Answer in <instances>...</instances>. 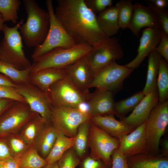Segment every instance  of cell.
<instances>
[{"label": "cell", "mask_w": 168, "mask_h": 168, "mask_svg": "<svg viewBox=\"0 0 168 168\" xmlns=\"http://www.w3.org/2000/svg\"><path fill=\"white\" fill-rule=\"evenodd\" d=\"M0 43H1V42H0Z\"/></svg>", "instance_id": "52"}, {"label": "cell", "mask_w": 168, "mask_h": 168, "mask_svg": "<svg viewBox=\"0 0 168 168\" xmlns=\"http://www.w3.org/2000/svg\"><path fill=\"white\" fill-rule=\"evenodd\" d=\"M94 47L86 44L69 48H55L33 60L31 72L48 68H63L86 56Z\"/></svg>", "instance_id": "4"}, {"label": "cell", "mask_w": 168, "mask_h": 168, "mask_svg": "<svg viewBox=\"0 0 168 168\" xmlns=\"http://www.w3.org/2000/svg\"><path fill=\"white\" fill-rule=\"evenodd\" d=\"M51 121L55 128L65 135L75 138L79 126L91 117L80 108L51 106Z\"/></svg>", "instance_id": "10"}, {"label": "cell", "mask_w": 168, "mask_h": 168, "mask_svg": "<svg viewBox=\"0 0 168 168\" xmlns=\"http://www.w3.org/2000/svg\"><path fill=\"white\" fill-rule=\"evenodd\" d=\"M148 1L156 7L159 8H165L168 7L167 0H149Z\"/></svg>", "instance_id": "47"}, {"label": "cell", "mask_w": 168, "mask_h": 168, "mask_svg": "<svg viewBox=\"0 0 168 168\" xmlns=\"http://www.w3.org/2000/svg\"><path fill=\"white\" fill-rule=\"evenodd\" d=\"M7 168H21L19 165L18 159L10 157L2 161Z\"/></svg>", "instance_id": "44"}, {"label": "cell", "mask_w": 168, "mask_h": 168, "mask_svg": "<svg viewBox=\"0 0 168 168\" xmlns=\"http://www.w3.org/2000/svg\"><path fill=\"white\" fill-rule=\"evenodd\" d=\"M144 96L141 91L128 98L115 102L114 105L115 115L120 119L125 117L127 114L135 109Z\"/></svg>", "instance_id": "29"}, {"label": "cell", "mask_w": 168, "mask_h": 168, "mask_svg": "<svg viewBox=\"0 0 168 168\" xmlns=\"http://www.w3.org/2000/svg\"><path fill=\"white\" fill-rule=\"evenodd\" d=\"M158 101V91L152 92L144 96L131 114L120 121L134 130L147 120L152 110Z\"/></svg>", "instance_id": "17"}, {"label": "cell", "mask_w": 168, "mask_h": 168, "mask_svg": "<svg viewBox=\"0 0 168 168\" xmlns=\"http://www.w3.org/2000/svg\"><path fill=\"white\" fill-rule=\"evenodd\" d=\"M42 168H58V162H56L52 163L47 164Z\"/></svg>", "instance_id": "49"}, {"label": "cell", "mask_w": 168, "mask_h": 168, "mask_svg": "<svg viewBox=\"0 0 168 168\" xmlns=\"http://www.w3.org/2000/svg\"><path fill=\"white\" fill-rule=\"evenodd\" d=\"M14 101L11 99L0 98V118Z\"/></svg>", "instance_id": "45"}, {"label": "cell", "mask_w": 168, "mask_h": 168, "mask_svg": "<svg viewBox=\"0 0 168 168\" xmlns=\"http://www.w3.org/2000/svg\"><path fill=\"white\" fill-rule=\"evenodd\" d=\"M161 33L159 28L146 27L143 29L137 49L138 54L133 59L124 66L133 70L138 68L145 58L158 45Z\"/></svg>", "instance_id": "16"}, {"label": "cell", "mask_w": 168, "mask_h": 168, "mask_svg": "<svg viewBox=\"0 0 168 168\" xmlns=\"http://www.w3.org/2000/svg\"><path fill=\"white\" fill-rule=\"evenodd\" d=\"M118 10V23L120 29L128 28L133 15L134 4L131 0H121L115 4Z\"/></svg>", "instance_id": "32"}, {"label": "cell", "mask_w": 168, "mask_h": 168, "mask_svg": "<svg viewBox=\"0 0 168 168\" xmlns=\"http://www.w3.org/2000/svg\"><path fill=\"white\" fill-rule=\"evenodd\" d=\"M162 56L160 58L157 80L159 101L163 103L168 98V65Z\"/></svg>", "instance_id": "30"}, {"label": "cell", "mask_w": 168, "mask_h": 168, "mask_svg": "<svg viewBox=\"0 0 168 168\" xmlns=\"http://www.w3.org/2000/svg\"><path fill=\"white\" fill-rule=\"evenodd\" d=\"M0 168H7L2 162H0Z\"/></svg>", "instance_id": "51"}, {"label": "cell", "mask_w": 168, "mask_h": 168, "mask_svg": "<svg viewBox=\"0 0 168 168\" xmlns=\"http://www.w3.org/2000/svg\"><path fill=\"white\" fill-rule=\"evenodd\" d=\"M146 121L119 140V149L126 156L148 153L145 128Z\"/></svg>", "instance_id": "18"}, {"label": "cell", "mask_w": 168, "mask_h": 168, "mask_svg": "<svg viewBox=\"0 0 168 168\" xmlns=\"http://www.w3.org/2000/svg\"><path fill=\"white\" fill-rule=\"evenodd\" d=\"M22 2L27 16L26 22L19 27L20 32L26 45L35 48L41 44L46 38L49 26V14L34 0Z\"/></svg>", "instance_id": "2"}, {"label": "cell", "mask_w": 168, "mask_h": 168, "mask_svg": "<svg viewBox=\"0 0 168 168\" xmlns=\"http://www.w3.org/2000/svg\"><path fill=\"white\" fill-rule=\"evenodd\" d=\"M111 157L112 164L111 168H128L127 161V156L124 155L119 148L113 152Z\"/></svg>", "instance_id": "41"}, {"label": "cell", "mask_w": 168, "mask_h": 168, "mask_svg": "<svg viewBox=\"0 0 168 168\" xmlns=\"http://www.w3.org/2000/svg\"><path fill=\"white\" fill-rule=\"evenodd\" d=\"M46 121L39 114L28 121L18 133L27 143L34 146Z\"/></svg>", "instance_id": "26"}, {"label": "cell", "mask_w": 168, "mask_h": 168, "mask_svg": "<svg viewBox=\"0 0 168 168\" xmlns=\"http://www.w3.org/2000/svg\"><path fill=\"white\" fill-rule=\"evenodd\" d=\"M78 166L79 168H111V166L101 160L94 159L89 155H86L81 159Z\"/></svg>", "instance_id": "39"}, {"label": "cell", "mask_w": 168, "mask_h": 168, "mask_svg": "<svg viewBox=\"0 0 168 168\" xmlns=\"http://www.w3.org/2000/svg\"><path fill=\"white\" fill-rule=\"evenodd\" d=\"M5 138L12 156L16 159L19 158L33 146L26 142L18 133L9 135Z\"/></svg>", "instance_id": "33"}, {"label": "cell", "mask_w": 168, "mask_h": 168, "mask_svg": "<svg viewBox=\"0 0 168 168\" xmlns=\"http://www.w3.org/2000/svg\"><path fill=\"white\" fill-rule=\"evenodd\" d=\"M12 157L5 138H0V162Z\"/></svg>", "instance_id": "43"}, {"label": "cell", "mask_w": 168, "mask_h": 168, "mask_svg": "<svg viewBox=\"0 0 168 168\" xmlns=\"http://www.w3.org/2000/svg\"><path fill=\"white\" fill-rule=\"evenodd\" d=\"M57 130L56 140L51 151L45 159L47 164L58 162L66 151L73 147L75 143V138L67 136Z\"/></svg>", "instance_id": "27"}, {"label": "cell", "mask_w": 168, "mask_h": 168, "mask_svg": "<svg viewBox=\"0 0 168 168\" xmlns=\"http://www.w3.org/2000/svg\"><path fill=\"white\" fill-rule=\"evenodd\" d=\"M161 153L157 156L161 157H168V139H165L162 143Z\"/></svg>", "instance_id": "48"}, {"label": "cell", "mask_w": 168, "mask_h": 168, "mask_svg": "<svg viewBox=\"0 0 168 168\" xmlns=\"http://www.w3.org/2000/svg\"><path fill=\"white\" fill-rule=\"evenodd\" d=\"M81 159L72 147L66 151L58 161V168H76Z\"/></svg>", "instance_id": "36"}, {"label": "cell", "mask_w": 168, "mask_h": 168, "mask_svg": "<svg viewBox=\"0 0 168 168\" xmlns=\"http://www.w3.org/2000/svg\"><path fill=\"white\" fill-rule=\"evenodd\" d=\"M86 6L96 14H99L106 8L111 6L112 0H84Z\"/></svg>", "instance_id": "38"}, {"label": "cell", "mask_w": 168, "mask_h": 168, "mask_svg": "<svg viewBox=\"0 0 168 168\" xmlns=\"http://www.w3.org/2000/svg\"><path fill=\"white\" fill-rule=\"evenodd\" d=\"M155 50L168 62V36L162 31L159 43Z\"/></svg>", "instance_id": "42"}, {"label": "cell", "mask_w": 168, "mask_h": 168, "mask_svg": "<svg viewBox=\"0 0 168 168\" xmlns=\"http://www.w3.org/2000/svg\"><path fill=\"white\" fill-rule=\"evenodd\" d=\"M64 68L65 77L82 93H89V86L94 72L90 67L86 55Z\"/></svg>", "instance_id": "14"}, {"label": "cell", "mask_w": 168, "mask_h": 168, "mask_svg": "<svg viewBox=\"0 0 168 168\" xmlns=\"http://www.w3.org/2000/svg\"><path fill=\"white\" fill-rule=\"evenodd\" d=\"M124 56L123 50L118 38L110 37L99 46L94 48L86 57L93 72L121 59Z\"/></svg>", "instance_id": "12"}, {"label": "cell", "mask_w": 168, "mask_h": 168, "mask_svg": "<svg viewBox=\"0 0 168 168\" xmlns=\"http://www.w3.org/2000/svg\"><path fill=\"white\" fill-rule=\"evenodd\" d=\"M88 143V147L90 149L89 155L92 158L111 166V154L115 149L119 148V140L110 136L92 123Z\"/></svg>", "instance_id": "11"}, {"label": "cell", "mask_w": 168, "mask_h": 168, "mask_svg": "<svg viewBox=\"0 0 168 168\" xmlns=\"http://www.w3.org/2000/svg\"><path fill=\"white\" fill-rule=\"evenodd\" d=\"M92 123L110 136L119 140L134 130L129 126L116 120L114 114L92 117Z\"/></svg>", "instance_id": "20"}, {"label": "cell", "mask_w": 168, "mask_h": 168, "mask_svg": "<svg viewBox=\"0 0 168 168\" xmlns=\"http://www.w3.org/2000/svg\"><path fill=\"white\" fill-rule=\"evenodd\" d=\"M148 68L145 86L142 91L144 95L158 91L157 80L159 61L161 55L155 50L148 55Z\"/></svg>", "instance_id": "25"}, {"label": "cell", "mask_w": 168, "mask_h": 168, "mask_svg": "<svg viewBox=\"0 0 168 168\" xmlns=\"http://www.w3.org/2000/svg\"><path fill=\"white\" fill-rule=\"evenodd\" d=\"M57 136V130L51 121L47 122L34 145L39 154L44 159L51 151Z\"/></svg>", "instance_id": "23"}, {"label": "cell", "mask_w": 168, "mask_h": 168, "mask_svg": "<svg viewBox=\"0 0 168 168\" xmlns=\"http://www.w3.org/2000/svg\"><path fill=\"white\" fill-rule=\"evenodd\" d=\"M15 88L31 109L47 122L51 121V104L46 93L29 82L16 84Z\"/></svg>", "instance_id": "13"}, {"label": "cell", "mask_w": 168, "mask_h": 168, "mask_svg": "<svg viewBox=\"0 0 168 168\" xmlns=\"http://www.w3.org/2000/svg\"><path fill=\"white\" fill-rule=\"evenodd\" d=\"M24 21L23 18L12 27L4 24L2 30L4 36L0 44V60L20 70L27 69L32 66L24 53L22 38L18 30Z\"/></svg>", "instance_id": "3"}, {"label": "cell", "mask_w": 168, "mask_h": 168, "mask_svg": "<svg viewBox=\"0 0 168 168\" xmlns=\"http://www.w3.org/2000/svg\"><path fill=\"white\" fill-rule=\"evenodd\" d=\"M144 27L160 29L153 10L148 6L136 2L134 4L133 15L128 28L134 35L139 37L140 30Z\"/></svg>", "instance_id": "19"}, {"label": "cell", "mask_w": 168, "mask_h": 168, "mask_svg": "<svg viewBox=\"0 0 168 168\" xmlns=\"http://www.w3.org/2000/svg\"><path fill=\"white\" fill-rule=\"evenodd\" d=\"M18 161L21 168H42L47 164L39 154L34 146L19 158Z\"/></svg>", "instance_id": "34"}, {"label": "cell", "mask_w": 168, "mask_h": 168, "mask_svg": "<svg viewBox=\"0 0 168 168\" xmlns=\"http://www.w3.org/2000/svg\"><path fill=\"white\" fill-rule=\"evenodd\" d=\"M98 25L107 36L111 37L116 35L119 30L118 10L115 6L108 7L96 15Z\"/></svg>", "instance_id": "24"}, {"label": "cell", "mask_w": 168, "mask_h": 168, "mask_svg": "<svg viewBox=\"0 0 168 168\" xmlns=\"http://www.w3.org/2000/svg\"><path fill=\"white\" fill-rule=\"evenodd\" d=\"M65 77L64 68H48L30 72L29 82L46 93L54 84Z\"/></svg>", "instance_id": "21"}, {"label": "cell", "mask_w": 168, "mask_h": 168, "mask_svg": "<svg viewBox=\"0 0 168 168\" xmlns=\"http://www.w3.org/2000/svg\"><path fill=\"white\" fill-rule=\"evenodd\" d=\"M31 66L24 70H17L10 64L0 60V73L9 77L14 83L29 82Z\"/></svg>", "instance_id": "31"}, {"label": "cell", "mask_w": 168, "mask_h": 168, "mask_svg": "<svg viewBox=\"0 0 168 168\" xmlns=\"http://www.w3.org/2000/svg\"><path fill=\"white\" fill-rule=\"evenodd\" d=\"M128 168H168V157L149 152L127 156Z\"/></svg>", "instance_id": "22"}, {"label": "cell", "mask_w": 168, "mask_h": 168, "mask_svg": "<svg viewBox=\"0 0 168 168\" xmlns=\"http://www.w3.org/2000/svg\"><path fill=\"white\" fill-rule=\"evenodd\" d=\"M38 114L26 101L14 100L0 118V138L18 133L28 121Z\"/></svg>", "instance_id": "7"}, {"label": "cell", "mask_w": 168, "mask_h": 168, "mask_svg": "<svg viewBox=\"0 0 168 168\" xmlns=\"http://www.w3.org/2000/svg\"><path fill=\"white\" fill-rule=\"evenodd\" d=\"M51 106L80 108L86 103L87 95L76 87L66 77L52 85L46 93Z\"/></svg>", "instance_id": "9"}, {"label": "cell", "mask_w": 168, "mask_h": 168, "mask_svg": "<svg viewBox=\"0 0 168 168\" xmlns=\"http://www.w3.org/2000/svg\"><path fill=\"white\" fill-rule=\"evenodd\" d=\"M3 18L1 14L0 13V31H2L3 26L4 25V24Z\"/></svg>", "instance_id": "50"}, {"label": "cell", "mask_w": 168, "mask_h": 168, "mask_svg": "<svg viewBox=\"0 0 168 168\" xmlns=\"http://www.w3.org/2000/svg\"><path fill=\"white\" fill-rule=\"evenodd\" d=\"M133 71L124 65L113 62L94 72L89 88L103 89L115 94L123 89L124 80Z\"/></svg>", "instance_id": "8"}, {"label": "cell", "mask_w": 168, "mask_h": 168, "mask_svg": "<svg viewBox=\"0 0 168 168\" xmlns=\"http://www.w3.org/2000/svg\"><path fill=\"white\" fill-rule=\"evenodd\" d=\"M0 85L15 87L16 85L9 77L0 73Z\"/></svg>", "instance_id": "46"}, {"label": "cell", "mask_w": 168, "mask_h": 168, "mask_svg": "<svg viewBox=\"0 0 168 168\" xmlns=\"http://www.w3.org/2000/svg\"><path fill=\"white\" fill-rule=\"evenodd\" d=\"M0 98L25 101L24 98L17 91L15 87L5 85H0Z\"/></svg>", "instance_id": "40"}, {"label": "cell", "mask_w": 168, "mask_h": 168, "mask_svg": "<svg viewBox=\"0 0 168 168\" xmlns=\"http://www.w3.org/2000/svg\"><path fill=\"white\" fill-rule=\"evenodd\" d=\"M148 6L154 11L159 23L160 29L168 36V11L165 8L156 7L148 0L145 1Z\"/></svg>", "instance_id": "37"}, {"label": "cell", "mask_w": 168, "mask_h": 168, "mask_svg": "<svg viewBox=\"0 0 168 168\" xmlns=\"http://www.w3.org/2000/svg\"><path fill=\"white\" fill-rule=\"evenodd\" d=\"M92 122L91 119L81 123L78 127L73 147L79 157L82 159L86 155L88 147V137Z\"/></svg>", "instance_id": "28"}, {"label": "cell", "mask_w": 168, "mask_h": 168, "mask_svg": "<svg viewBox=\"0 0 168 168\" xmlns=\"http://www.w3.org/2000/svg\"><path fill=\"white\" fill-rule=\"evenodd\" d=\"M168 124V100L158 102L152 110L146 121L145 130L148 152L155 155L159 153V144Z\"/></svg>", "instance_id": "6"}, {"label": "cell", "mask_w": 168, "mask_h": 168, "mask_svg": "<svg viewBox=\"0 0 168 168\" xmlns=\"http://www.w3.org/2000/svg\"><path fill=\"white\" fill-rule=\"evenodd\" d=\"M55 14L76 44H86L94 48L110 38L99 27L95 13L84 0H58Z\"/></svg>", "instance_id": "1"}, {"label": "cell", "mask_w": 168, "mask_h": 168, "mask_svg": "<svg viewBox=\"0 0 168 168\" xmlns=\"http://www.w3.org/2000/svg\"><path fill=\"white\" fill-rule=\"evenodd\" d=\"M46 5L49 17V26L44 42L35 48L31 55L33 60L58 47L71 48L76 44L56 17L52 0H47Z\"/></svg>", "instance_id": "5"}, {"label": "cell", "mask_w": 168, "mask_h": 168, "mask_svg": "<svg viewBox=\"0 0 168 168\" xmlns=\"http://www.w3.org/2000/svg\"><path fill=\"white\" fill-rule=\"evenodd\" d=\"M114 93L105 90L96 88L87 95L86 103L88 106L87 111L91 117L108 114L115 115Z\"/></svg>", "instance_id": "15"}, {"label": "cell", "mask_w": 168, "mask_h": 168, "mask_svg": "<svg viewBox=\"0 0 168 168\" xmlns=\"http://www.w3.org/2000/svg\"><path fill=\"white\" fill-rule=\"evenodd\" d=\"M21 3L20 0H0V13L4 22L10 21L16 23Z\"/></svg>", "instance_id": "35"}]
</instances>
